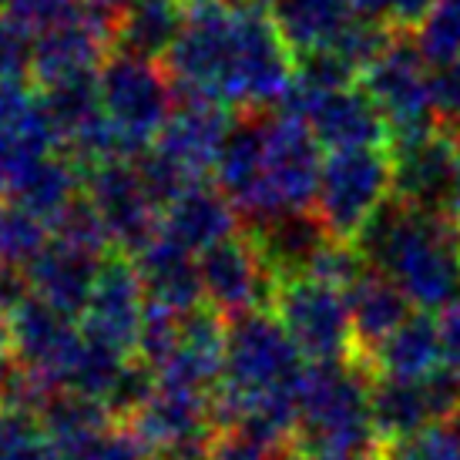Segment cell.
<instances>
[{"instance_id":"27","label":"cell","mask_w":460,"mask_h":460,"mask_svg":"<svg viewBox=\"0 0 460 460\" xmlns=\"http://www.w3.org/2000/svg\"><path fill=\"white\" fill-rule=\"evenodd\" d=\"M189 21V0H128L115 17V51L168 58Z\"/></svg>"},{"instance_id":"21","label":"cell","mask_w":460,"mask_h":460,"mask_svg":"<svg viewBox=\"0 0 460 460\" xmlns=\"http://www.w3.org/2000/svg\"><path fill=\"white\" fill-rule=\"evenodd\" d=\"M239 212L226 199L216 181H192L185 192L162 212V235L175 245L189 249L192 256H202L212 245L239 235Z\"/></svg>"},{"instance_id":"38","label":"cell","mask_w":460,"mask_h":460,"mask_svg":"<svg viewBox=\"0 0 460 460\" xmlns=\"http://www.w3.org/2000/svg\"><path fill=\"white\" fill-rule=\"evenodd\" d=\"M434 118L437 128L460 141V61L434 67Z\"/></svg>"},{"instance_id":"13","label":"cell","mask_w":460,"mask_h":460,"mask_svg":"<svg viewBox=\"0 0 460 460\" xmlns=\"http://www.w3.org/2000/svg\"><path fill=\"white\" fill-rule=\"evenodd\" d=\"M145 309H148V296H145L135 262L128 256L111 252L104 259L91 303L81 316V332L94 343H104L131 357L138 353Z\"/></svg>"},{"instance_id":"46","label":"cell","mask_w":460,"mask_h":460,"mask_svg":"<svg viewBox=\"0 0 460 460\" xmlns=\"http://www.w3.org/2000/svg\"><path fill=\"white\" fill-rule=\"evenodd\" d=\"M7 349H11V320L0 309V359H7Z\"/></svg>"},{"instance_id":"44","label":"cell","mask_w":460,"mask_h":460,"mask_svg":"<svg viewBox=\"0 0 460 460\" xmlns=\"http://www.w3.org/2000/svg\"><path fill=\"white\" fill-rule=\"evenodd\" d=\"M444 216L460 226V158H457V172H454V181H450V192H447V202H444Z\"/></svg>"},{"instance_id":"11","label":"cell","mask_w":460,"mask_h":460,"mask_svg":"<svg viewBox=\"0 0 460 460\" xmlns=\"http://www.w3.org/2000/svg\"><path fill=\"white\" fill-rule=\"evenodd\" d=\"M11 353L13 363L38 376L51 394L67 390V376L84 346V332L61 309L48 306L38 296H27L11 316Z\"/></svg>"},{"instance_id":"2","label":"cell","mask_w":460,"mask_h":460,"mask_svg":"<svg viewBox=\"0 0 460 460\" xmlns=\"http://www.w3.org/2000/svg\"><path fill=\"white\" fill-rule=\"evenodd\" d=\"M353 245L370 269L390 276L420 313H444L460 299V226L444 212L413 208L390 195Z\"/></svg>"},{"instance_id":"49","label":"cell","mask_w":460,"mask_h":460,"mask_svg":"<svg viewBox=\"0 0 460 460\" xmlns=\"http://www.w3.org/2000/svg\"><path fill=\"white\" fill-rule=\"evenodd\" d=\"M4 4H7V0H0V7H4Z\"/></svg>"},{"instance_id":"24","label":"cell","mask_w":460,"mask_h":460,"mask_svg":"<svg viewBox=\"0 0 460 460\" xmlns=\"http://www.w3.org/2000/svg\"><path fill=\"white\" fill-rule=\"evenodd\" d=\"M363 359L373 376L390 380H427L444 370V346H440V323L430 313H413L400 330L384 340Z\"/></svg>"},{"instance_id":"37","label":"cell","mask_w":460,"mask_h":460,"mask_svg":"<svg viewBox=\"0 0 460 460\" xmlns=\"http://www.w3.org/2000/svg\"><path fill=\"white\" fill-rule=\"evenodd\" d=\"M357 4V13L359 17H367L373 24L386 27V31H400V34H407V31H417L420 21L430 13L437 0H353Z\"/></svg>"},{"instance_id":"25","label":"cell","mask_w":460,"mask_h":460,"mask_svg":"<svg viewBox=\"0 0 460 460\" xmlns=\"http://www.w3.org/2000/svg\"><path fill=\"white\" fill-rule=\"evenodd\" d=\"M373 423H376L380 447L403 444L420 430H427L430 423H444L440 410H437L434 390H430V376L427 380L376 376L373 380Z\"/></svg>"},{"instance_id":"6","label":"cell","mask_w":460,"mask_h":460,"mask_svg":"<svg viewBox=\"0 0 460 460\" xmlns=\"http://www.w3.org/2000/svg\"><path fill=\"white\" fill-rule=\"evenodd\" d=\"M394 195V155L390 148H353L330 152L323 165L316 218L336 243H357L370 222Z\"/></svg>"},{"instance_id":"43","label":"cell","mask_w":460,"mask_h":460,"mask_svg":"<svg viewBox=\"0 0 460 460\" xmlns=\"http://www.w3.org/2000/svg\"><path fill=\"white\" fill-rule=\"evenodd\" d=\"M13 460H67V454L58 444H54L51 437L38 430V434H31L24 440V447L17 450V457Z\"/></svg>"},{"instance_id":"41","label":"cell","mask_w":460,"mask_h":460,"mask_svg":"<svg viewBox=\"0 0 460 460\" xmlns=\"http://www.w3.org/2000/svg\"><path fill=\"white\" fill-rule=\"evenodd\" d=\"M440 346H444V367L460 380V299L440 313Z\"/></svg>"},{"instance_id":"48","label":"cell","mask_w":460,"mask_h":460,"mask_svg":"<svg viewBox=\"0 0 460 460\" xmlns=\"http://www.w3.org/2000/svg\"><path fill=\"white\" fill-rule=\"evenodd\" d=\"M148 460H175L172 454H158V457H148Z\"/></svg>"},{"instance_id":"31","label":"cell","mask_w":460,"mask_h":460,"mask_svg":"<svg viewBox=\"0 0 460 460\" xmlns=\"http://www.w3.org/2000/svg\"><path fill=\"white\" fill-rule=\"evenodd\" d=\"M54 145H58V135L44 108L17 125H0V199H11L13 185L24 179L27 168L48 158Z\"/></svg>"},{"instance_id":"23","label":"cell","mask_w":460,"mask_h":460,"mask_svg":"<svg viewBox=\"0 0 460 460\" xmlns=\"http://www.w3.org/2000/svg\"><path fill=\"white\" fill-rule=\"evenodd\" d=\"M346 303H349L353 336H357V353L353 357H370L376 346L390 340L413 316V303L380 269H367L346 289Z\"/></svg>"},{"instance_id":"40","label":"cell","mask_w":460,"mask_h":460,"mask_svg":"<svg viewBox=\"0 0 460 460\" xmlns=\"http://www.w3.org/2000/svg\"><path fill=\"white\" fill-rule=\"evenodd\" d=\"M40 423L34 413H21V410H0V460H13L17 450L24 447L31 434H38Z\"/></svg>"},{"instance_id":"30","label":"cell","mask_w":460,"mask_h":460,"mask_svg":"<svg viewBox=\"0 0 460 460\" xmlns=\"http://www.w3.org/2000/svg\"><path fill=\"white\" fill-rule=\"evenodd\" d=\"M111 420L115 417H111V410L104 407L102 400L71 394V390L48 396V403L38 410L40 430L51 437L65 454H75L84 444H91L94 437H102L104 430H111L115 427Z\"/></svg>"},{"instance_id":"28","label":"cell","mask_w":460,"mask_h":460,"mask_svg":"<svg viewBox=\"0 0 460 460\" xmlns=\"http://www.w3.org/2000/svg\"><path fill=\"white\" fill-rule=\"evenodd\" d=\"M13 202L31 208L48 226L61 222V218L84 199V168L77 165L71 155H48L24 172V179L13 185Z\"/></svg>"},{"instance_id":"16","label":"cell","mask_w":460,"mask_h":460,"mask_svg":"<svg viewBox=\"0 0 460 460\" xmlns=\"http://www.w3.org/2000/svg\"><path fill=\"white\" fill-rule=\"evenodd\" d=\"M289 115L303 118L323 148L330 152H353V148H390L394 135L380 108L359 84L330 91L296 108Z\"/></svg>"},{"instance_id":"35","label":"cell","mask_w":460,"mask_h":460,"mask_svg":"<svg viewBox=\"0 0 460 460\" xmlns=\"http://www.w3.org/2000/svg\"><path fill=\"white\" fill-rule=\"evenodd\" d=\"M386 460H460V427L454 420L430 423L403 444L384 447Z\"/></svg>"},{"instance_id":"36","label":"cell","mask_w":460,"mask_h":460,"mask_svg":"<svg viewBox=\"0 0 460 460\" xmlns=\"http://www.w3.org/2000/svg\"><path fill=\"white\" fill-rule=\"evenodd\" d=\"M34 77V34L0 13V81Z\"/></svg>"},{"instance_id":"19","label":"cell","mask_w":460,"mask_h":460,"mask_svg":"<svg viewBox=\"0 0 460 460\" xmlns=\"http://www.w3.org/2000/svg\"><path fill=\"white\" fill-rule=\"evenodd\" d=\"M222 367H226V326L216 309L199 306L179 316L175 349L155 376L158 384L208 394L216 384H222Z\"/></svg>"},{"instance_id":"1","label":"cell","mask_w":460,"mask_h":460,"mask_svg":"<svg viewBox=\"0 0 460 460\" xmlns=\"http://www.w3.org/2000/svg\"><path fill=\"white\" fill-rule=\"evenodd\" d=\"M181 94L262 111L293 88L296 54L266 0H189V21L165 58Z\"/></svg>"},{"instance_id":"9","label":"cell","mask_w":460,"mask_h":460,"mask_svg":"<svg viewBox=\"0 0 460 460\" xmlns=\"http://www.w3.org/2000/svg\"><path fill=\"white\" fill-rule=\"evenodd\" d=\"M266 168V222L286 212H309L323 179V145L303 118L279 111L262 118Z\"/></svg>"},{"instance_id":"34","label":"cell","mask_w":460,"mask_h":460,"mask_svg":"<svg viewBox=\"0 0 460 460\" xmlns=\"http://www.w3.org/2000/svg\"><path fill=\"white\" fill-rule=\"evenodd\" d=\"M91 7H84V0H7L0 13H7L11 21L24 27L27 34H48L54 27H65L77 17H84Z\"/></svg>"},{"instance_id":"17","label":"cell","mask_w":460,"mask_h":460,"mask_svg":"<svg viewBox=\"0 0 460 460\" xmlns=\"http://www.w3.org/2000/svg\"><path fill=\"white\" fill-rule=\"evenodd\" d=\"M394 195L400 202L427 212H444L450 181L457 172L460 141L447 131H427L420 138L394 141Z\"/></svg>"},{"instance_id":"12","label":"cell","mask_w":460,"mask_h":460,"mask_svg":"<svg viewBox=\"0 0 460 460\" xmlns=\"http://www.w3.org/2000/svg\"><path fill=\"white\" fill-rule=\"evenodd\" d=\"M199 276H202V293L208 309H216L229 320L243 316V313H256L266 303H272L276 282H279L249 232L232 235L202 252Z\"/></svg>"},{"instance_id":"20","label":"cell","mask_w":460,"mask_h":460,"mask_svg":"<svg viewBox=\"0 0 460 460\" xmlns=\"http://www.w3.org/2000/svg\"><path fill=\"white\" fill-rule=\"evenodd\" d=\"M104 259L108 256H98V252H88L81 245L51 239L48 249L24 269L31 296H38L48 306L61 309L67 316H84Z\"/></svg>"},{"instance_id":"29","label":"cell","mask_w":460,"mask_h":460,"mask_svg":"<svg viewBox=\"0 0 460 460\" xmlns=\"http://www.w3.org/2000/svg\"><path fill=\"white\" fill-rule=\"evenodd\" d=\"M266 7L296 58L330 48L357 17L353 0H266Z\"/></svg>"},{"instance_id":"22","label":"cell","mask_w":460,"mask_h":460,"mask_svg":"<svg viewBox=\"0 0 460 460\" xmlns=\"http://www.w3.org/2000/svg\"><path fill=\"white\" fill-rule=\"evenodd\" d=\"M131 262L138 269V279L152 306H165L179 316L202 306L205 293L202 276H199V259L189 249L165 239L162 232Z\"/></svg>"},{"instance_id":"7","label":"cell","mask_w":460,"mask_h":460,"mask_svg":"<svg viewBox=\"0 0 460 460\" xmlns=\"http://www.w3.org/2000/svg\"><path fill=\"white\" fill-rule=\"evenodd\" d=\"M272 316L309 363H340L357 353L346 293L330 282L313 276L279 279L272 293Z\"/></svg>"},{"instance_id":"10","label":"cell","mask_w":460,"mask_h":460,"mask_svg":"<svg viewBox=\"0 0 460 460\" xmlns=\"http://www.w3.org/2000/svg\"><path fill=\"white\" fill-rule=\"evenodd\" d=\"M84 199L98 212L118 256L135 259L162 229V212L145 189L135 158H118L88 168Z\"/></svg>"},{"instance_id":"14","label":"cell","mask_w":460,"mask_h":460,"mask_svg":"<svg viewBox=\"0 0 460 460\" xmlns=\"http://www.w3.org/2000/svg\"><path fill=\"white\" fill-rule=\"evenodd\" d=\"M125 427L145 447L172 454V450L192 447V444H212L216 440L212 430L218 423L208 394L158 384L155 394L131 413V420H125Z\"/></svg>"},{"instance_id":"4","label":"cell","mask_w":460,"mask_h":460,"mask_svg":"<svg viewBox=\"0 0 460 460\" xmlns=\"http://www.w3.org/2000/svg\"><path fill=\"white\" fill-rule=\"evenodd\" d=\"M306 376V357L289 340L282 323L266 313H243L226 326V367L212 396L216 423L229 430L235 413L276 394H299Z\"/></svg>"},{"instance_id":"3","label":"cell","mask_w":460,"mask_h":460,"mask_svg":"<svg viewBox=\"0 0 460 460\" xmlns=\"http://www.w3.org/2000/svg\"><path fill=\"white\" fill-rule=\"evenodd\" d=\"M373 370L363 359L313 363L299 390V454L367 457L380 437L373 423Z\"/></svg>"},{"instance_id":"18","label":"cell","mask_w":460,"mask_h":460,"mask_svg":"<svg viewBox=\"0 0 460 460\" xmlns=\"http://www.w3.org/2000/svg\"><path fill=\"white\" fill-rule=\"evenodd\" d=\"M262 118L259 111H249L243 121H235L229 138L222 145L216 162V185L226 192L235 212L256 229L266 222V141H262Z\"/></svg>"},{"instance_id":"32","label":"cell","mask_w":460,"mask_h":460,"mask_svg":"<svg viewBox=\"0 0 460 460\" xmlns=\"http://www.w3.org/2000/svg\"><path fill=\"white\" fill-rule=\"evenodd\" d=\"M51 243V226L13 199H0V266L27 269Z\"/></svg>"},{"instance_id":"42","label":"cell","mask_w":460,"mask_h":460,"mask_svg":"<svg viewBox=\"0 0 460 460\" xmlns=\"http://www.w3.org/2000/svg\"><path fill=\"white\" fill-rule=\"evenodd\" d=\"M212 460H282V454L262 450L235 434H218L216 447H212Z\"/></svg>"},{"instance_id":"47","label":"cell","mask_w":460,"mask_h":460,"mask_svg":"<svg viewBox=\"0 0 460 460\" xmlns=\"http://www.w3.org/2000/svg\"><path fill=\"white\" fill-rule=\"evenodd\" d=\"M299 460H384V457H373V454H367V457H332V454H303Z\"/></svg>"},{"instance_id":"39","label":"cell","mask_w":460,"mask_h":460,"mask_svg":"<svg viewBox=\"0 0 460 460\" xmlns=\"http://www.w3.org/2000/svg\"><path fill=\"white\" fill-rule=\"evenodd\" d=\"M145 444L131 434L125 423H115L111 430H104L102 437H94L91 444L81 450L67 454V460H148L145 457Z\"/></svg>"},{"instance_id":"5","label":"cell","mask_w":460,"mask_h":460,"mask_svg":"<svg viewBox=\"0 0 460 460\" xmlns=\"http://www.w3.org/2000/svg\"><path fill=\"white\" fill-rule=\"evenodd\" d=\"M98 84L104 118L128 145L131 158H141L179 104V91L168 67H158V61L138 54L115 51L98 71Z\"/></svg>"},{"instance_id":"45","label":"cell","mask_w":460,"mask_h":460,"mask_svg":"<svg viewBox=\"0 0 460 460\" xmlns=\"http://www.w3.org/2000/svg\"><path fill=\"white\" fill-rule=\"evenodd\" d=\"M125 4H128V0H84V7H91V11H98V13H108V17H118Z\"/></svg>"},{"instance_id":"15","label":"cell","mask_w":460,"mask_h":460,"mask_svg":"<svg viewBox=\"0 0 460 460\" xmlns=\"http://www.w3.org/2000/svg\"><path fill=\"white\" fill-rule=\"evenodd\" d=\"M229 108L179 91V104H175L162 135L155 138L152 152L158 158H165L168 165L179 168L185 179L202 181L205 172H216L218 152L229 138Z\"/></svg>"},{"instance_id":"26","label":"cell","mask_w":460,"mask_h":460,"mask_svg":"<svg viewBox=\"0 0 460 460\" xmlns=\"http://www.w3.org/2000/svg\"><path fill=\"white\" fill-rule=\"evenodd\" d=\"M249 235L259 245L269 269L276 272V279L306 276L309 262L330 243V232L323 229L316 212H286L249 229Z\"/></svg>"},{"instance_id":"33","label":"cell","mask_w":460,"mask_h":460,"mask_svg":"<svg viewBox=\"0 0 460 460\" xmlns=\"http://www.w3.org/2000/svg\"><path fill=\"white\" fill-rule=\"evenodd\" d=\"M413 44L430 67L460 61V0H437L413 31Z\"/></svg>"},{"instance_id":"8","label":"cell","mask_w":460,"mask_h":460,"mask_svg":"<svg viewBox=\"0 0 460 460\" xmlns=\"http://www.w3.org/2000/svg\"><path fill=\"white\" fill-rule=\"evenodd\" d=\"M430 77L434 67L423 61V54L407 34L390 40V48L359 75V88L380 108L394 141L420 138L437 128Z\"/></svg>"}]
</instances>
